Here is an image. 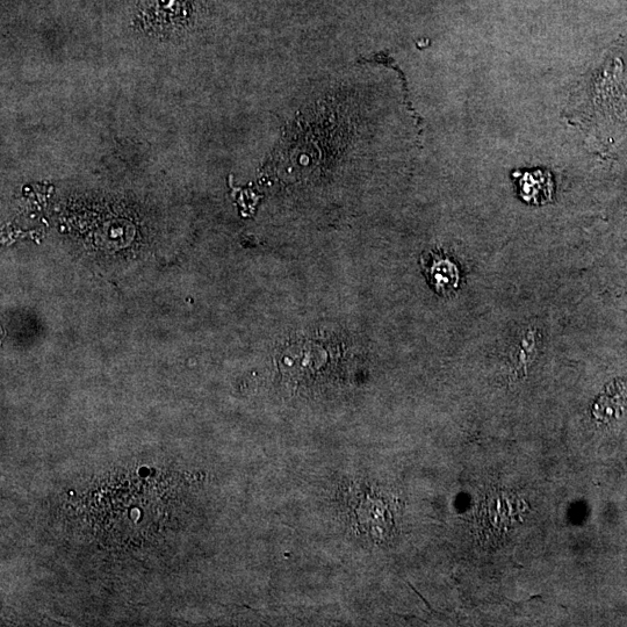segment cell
Listing matches in <instances>:
<instances>
[{"instance_id": "obj_1", "label": "cell", "mask_w": 627, "mask_h": 627, "mask_svg": "<svg viewBox=\"0 0 627 627\" xmlns=\"http://www.w3.org/2000/svg\"><path fill=\"white\" fill-rule=\"evenodd\" d=\"M520 184L522 197L531 204H542L551 199L553 183L546 172H528L522 177Z\"/></svg>"}, {"instance_id": "obj_2", "label": "cell", "mask_w": 627, "mask_h": 627, "mask_svg": "<svg viewBox=\"0 0 627 627\" xmlns=\"http://www.w3.org/2000/svg\"><path fill=\"white\" fill-rule=\"evenodd\" d=\"M540 344V334L537 329H526L518 338L513 351V364L517 372L529 369L537 357Z\"/></svg>"}, {"instance_id": "obj_3", "label": "cell", "mask_w": 627, "mask_h": 627, "mask_svg": "<svg viewBox=\"0 0 627 627\" xmlns=\"http://www.w3.org/2000/svg\"><path fill=\"white\" fill-rule=\"evenodd\" d=\"M623 407V389L617 383L611 384L595 406V415L602 421H609L621 414Z\"/></svg>"}, {"instance_id": "obj_4", "label": "cell", "mask_w": 627, "mask_h": 627, "mask_svg": "<svg viewBox=\"0 0 627 627\" xmlns=\"http://www.w3.org/2000/svg\"><path fill=\"white\" fill-rule=\"evenodd\" d=\"M430 275L432 283L436 285L438 290L448 291L456 287L458 283V272L456 266L450 261H437L431 266Z\"/></svg>"}]
</instances>
